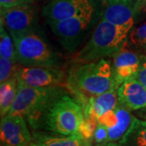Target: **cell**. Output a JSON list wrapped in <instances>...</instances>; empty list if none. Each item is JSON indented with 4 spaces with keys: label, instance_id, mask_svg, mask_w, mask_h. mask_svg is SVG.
I'll use <instances>...</instances> for the list:
<instances>
[{
    "label": "cell",
    "instance_id": "obj_1",
    "mask_svg": "<svg viewBox=\"0 0 146 146\" xmlns=\"http://www.w3.org/2000/svg\"><path fill=\"white\" fill-rule=\"evenodd\" d=\"M67 85L82 107L90 98L119 87L113 67L104 58L74 66L68 74Z\"/></svg>",
    "mask_w": 146,
    "mask_h": 146
},
{
    "label": "cell",
    "instance_id": "obj_2",
    "mask_svg": "<svg viewBox=\"0 0 146 146\" xmlns=\"http://www.w3.org/2000/svg\"><path fill=\"white\" fill-rule=\"evenodd\" d=\"M134 24L115 25L102 18L94 33L75 58L77 63H88L113 56L127 43Z\"/></svg>",
    "mask_w": 146,
    "mask_h": 146
},
{
    "label": "cell",
    "instance_id": "obj_3",
    "mask_svg": "<svg viewBox=\"0 0 146 146\" xmlns=\"http://www.w3.org/2000/svg\"><path fill=\"white\" fill-rule=\"evenodd\" d=\"M63 92L60 87L34 88L18 83L16 99L8 114L22 115L32 128L38 129L49 106Z\"/></svg>",
    "mask_w": 146,
    "mask_h": 146
},
{
    "label": "cell",
    "instance_id": "obj_4",
    "mask_svg": "<svg viewBox=\"0 0 146 146\" xmlns=\"http://www.w3.org/2000/svg\"><path fill=\"white\" fill-rule=\"evenodd\" d=\"M84 119L82 106L65 92L58 95L46 110L42 127L54 134L70 136L78 134Z\"/></svg>",
    "mask_w": 146,
    "mask_h": 146
},
{
    "label": "cell",
    "instance_id": "obj_5",
    "mask_svg": "<svg viewBox=\"0 0 146 146\" xmlns=\"http://www.w3.org/2000/svg\"><path fill=\"white\" fill-rule=\"evenodd\" d=\"M16 61L22 66L54 67L55 55L47 43L36 32L12 36Z\"/></svg>",
    "mask_w": 146,
    "mask_h": 146
},
{
    "label": "cell",
    "instance_id": "obj_6",
    "mask_svg": "<svg viewBox=\"0 0 146 146\" xmlns=\"http://www.w3.org/2000/svg\"><path fill=\"white\" fill-rule=\"evenodd\" d=\"M94 12L95 7L67 20L49 23V25L63 46L73 51L89 30Z\"/></svg>",
    "mask_w": 146,
    "mask_h": 146
},
{
    "label": "cell",
    "instance_id": "obj_7",
    "mask_svg": "<svg viewBox=\"0 0 146 146\" xmlns=\"http://www.w3.org/2000/svg\"><path fill=\"white\" fill-rule=\"evenodd\" d=\"M1 22L11 36L35 32L36 14L33 4L1 7Z\"/></svg>",
    "mask_w": 146,
    "mask_h": 146
},
{
    "label": "cell",
    "instance_id": "obj_8",
    "mask_svg": "<svg viewBox=\"0 0 146 146\" xmlns=\"http://www.w3.org/2000/svg\"><path fill=\"white\" fill-rule=\"evenodd\" d=\"M15 77L18 83L34 88L60 87L64 75L54 67L30 66L17 68Z\"/></svg>",
    "mask_w": 146,
    "mask_h": 146
},
{
    "label": "cell",
    "instance_id": "obj_9",
    "mask_svg": "<svg viewBox=\"0 0 146 146\" xmlns=\"http://www.w3.org/2000/svg\"><path fill=\"white\" fill-rule=\"evenodd\" d=\"M0 141L2 146H29L32 136L26 119L21 115H7L1 119Z\"/></svg>",
    "mask_w": 146,
    "mask_h": 146
},
{
    "label": "cell",
    "instance_id": "obj_10",
    "mask_svg": "<svg viewBox=\"0 0 146 146\" xmlns=\"http://www.w3.org/2000/svg\"><path fill=\"white\" fill-rule=\"evenodd\" d=\"M93 0H50L43 8L48 24L67 20L94 8Z\"/></svg>",
    "mask_w": 146,
    "mask_h": 146
},
{
    "label": "cell",
    "instance_id": "obj_11",
    "mask_svg": "<svg viewBox=\"0 0 146 146\" xmlns=\"http://www.w3.org/2000/svg\"><path fill=\"white\" fill-rule=\"evenodd\" d=\"M123 47L113 57V70L119 86L126 80L137 77L141 59V56Z\"/></svg>",
    "mask_w": 146,
    "mask_h": 146
},
{
    "label": "cell",
    "instance_id": "obj_12",
    "mask_svg": "<svg viewBox=\"0 0 146 146\" xmlns=\"http://www.w3.org/2000/svg\"><path fill=\"white\" fill-rule=\"evenodd\" d=\"M136 0H106L102 19L115 25L134 24Z\"/></svg>",
    "mask_w": 146,
    "mask_h": 146
},
{
    "label": "cell",
    "instance_id": "obj_13",
    "mask_svg": "<svg viewBox=\"0 0 146 146\" xmlns=\"http://www.w3.org/2000/svg\"><path fill=\"white\" fill-rule=\"evenodd\" d=\"M119 103L130 110L146 107V88L136 78L129 79L118 89Z\"/></svg>",
    "mask_w": 146,
    "mask_h": 146
},
{
    "label": "cell",
    "instance_id": "obj_14",
    "mask_svg": "<svg viewBox=\"0 0 146 146\" xmlns=\"http://www.w3.org/2000/svg\"><path fill=\"white\" fill-rule=\"evenodd\" d=\"M119 88L90 98L84 106V118L98 120L100 117L114 110L119 105Z\"/></svg>",
    "mask_w": 146,
    "mask_h": 146
},
{
    "label": "cell",
    "instance_id": "obj_15",
    "mask_svg": "<svg viewBox=\"0 0 146 146\" xmlns=\"http://www.w3.org/2000/svg\"><path fill=\"white\" fill-rule=\"evenodd\" d=\"M32 143L36 146H91V140H86L79 134L64 136L34 132Z\"/></svg>",
    "mask_w": 146,
    "mask_h": 146
},
{
    "label": "cell",
    "instance_id": "obj_16",
    "mask_svg": "<svg viewBox=\"0 0 146 146\" xmlns=\"http://www.w3.org/2000/svg\"><path fill=\"white\" fill-rule=\"evenodd\" d=\"M115 111L118 116V121L114 127L107 128L108 130V140L107 142H117L119 141L126 132L130 128L136 117L131 114V110L127 107L119 105L115 107Z\"/></svg>",
    "mask_w": 146,
    "mask_h": 146
},
{
    "label": "cell",
    "instance_id": "obj_17",
    "mask_svg": "<svg viewBox=\"0 0 146 146\" xmlns=\"http://www.w3.org/2000/svg\"><path fill=\"white\" fill-rule=\"evenodd\" d=\"M119 145V146H146V121L135 118Z\"/></svg>",
    "mask_w": 146,
    "mask_h": 146
},
{
    "label": "cell",
    "instance_id": "obj_18",
    "mask_svg": "<svg viewBox=\"0 0 146 146\" xmlns=\"http://www.w3.org/2000/svg\"><path fill=\"white\" fill-rule=\"evenodd\" d=\"M18 89V81L16 77L10 79L0 84V114L1 118L7 115L15 102Z\"/></svg>",
    "mask_w": 146,
    "mask_h": 146
},
{
    "label": "cell",
    "instance_id": "obj_19",
    "mask_svg": "<svg viewBox=\"0 0 146 146\" xmlns=\"http://www.w3.org/2000/svg\"><path fill=\"white\" fill-rule=\"evenodd\" d=\"M0 57L9 58L17 63L13 39L2 23H0Z\"/></svg>",
    "mask_w": 146,
    "mask_h": 146
},
{
    "label": "cell",
    "instance_id": "obj_20",
    "mask_svg": "<svg viewBox=\"0 0 146 146\" xmlns=\"http://www.w3.org/2000/svg\"><path fill=\"white\" fill-rule=\"evenodd\" d=\"M16 62L9 58L0 57V82H5L10 79L15 77L17 71Z\"/></svg>",
    "mask_w": 146,
    "mask_h": 146
},
{
    "label": "cell",
    "instance_id": "obj_21",
    "mask_svg": "<svg viewBox=\"0 0 146 146\" xmlns=\"http://www.w3.org/2000/svg\"><path fill=\"white\" fill-rule=\"evenodd\" d=\"M131 46L136 47H142L146 44V22L141 26L131 30L127 38Z\"/></svg>",
    "mask_w": 146,
    "mask_h": 146
},
{
    "label": "cell",
    "instance_id": "obj_22",
    "mask_svg": "<svg viewBox=\"0 0 146 146\" xmlns=\"http://www.w3.org/2000/svg\"><path fill=\"white\" fill-rule=\"evenodd\" d=\"M98 124V121L91 118H84L80 126L78 134L84 139L92 140L94 138V132Z\"/></svg>",
    "mask_w": 146,
    "mask_h": 146
},
{
    "label": "cell",
    "instance_id": "obj_23",
    "mask_svg": "<svg viewBox=\"0 0 146 146\" xmlns=\"http://www.w3.org/2000/svg\"><path fill=\"white\" fill-rule=\"evenodd\" d=\"M94 142L98 145L107 143L108 140V130L104 125L98 123L94 135Z\"/></svg>",
    "mask_w": 146,
    "mask_h": 146
},
{
    "label": "cell",
    "instance_id": "obj_24",
    "mask_svg": "<svg viewBox=\"0 0 146 146\" xmlns=\"http://www.w3.org/2000/svg\"><path fill=\"white\" fill-rule=\"evenodd\" d=\"M36 0H0L1 7H11L24 4H33Z\"/></svg>",
    "mask_w": 146,
    "mask_h": 146
},
{
    "label": "cell",
    "instance_id": "obj_25",
    "mask_svg": "<svg viewBox=\"0 0 146 146\" xmlns=\"http://www.w3.org/2000/svg\"><path fill=\"white\" fill-rule=\"evenodd\" d=\"M136 79L146 88V57L141 56V64Z\"/></svg>",
    "mask_w": 146,
    "mask_h": 146
},
{
    "label": "cell",
    "instance_id": "obj_26",
    "mask_svg": "<svg viewBox=\"0 0 146 146\" xmlns=\"http://www.w3.org/2000/svg\"><path fill=\"white\" fill-rule=\"evenodd\" d=\"M146 7V0H136V11L141 10L142 8Z\"/></svg>",
    "mask_w": 146,
    "mask_h": 146
},
{
    "label": "cell",
    "instance_id": "obj_27",
    "mask_svg": "<svg viewBox=\"0 0 146 146\" xmlns=\"http://www.w3.org/2000/svg\"><path fill=\"white\" fill-rule=\"evenodd\" d=\"M98 146H119V143H116V142H107V143L98 145Z\"/></svg>",
    "mask_w": 146,
    "mask_h": 146
},
{
    "label": "cell",
    "instance_id": "obj_28",
    "mask_svg": "<svg viewBox=\"0 0 146 146\" xmlns=\"http://www.w3.org/2000/svg\"><path fill=\"white\" fill-rule=\"evenodd\" d=\"M142 49L144 50V51H145V54H146V44L145 45V46H142Z\"/></svg>",
    "mask_w": 146,
    "mask_h": 146
},
{
    "label": "cell",
    "instance_id": "obj_29",
    "mask_svg": "<svg viewBox=\"0 0 146 146\" xmlns=\"http://www.w3.org/2000/svg\"><path fill=\"white\" fill-rule=\"evenodd\" d=\"M29 146H36V145H35L34 144H33V143H32V141H31V143H30V145H29Z\"/></svg>",
    "mask_w": 146,
    "mask_h": 146
},
{
    "label": "cell",
    "instance_id": "obj_30",
    "mask_svg": "<svg viewBox=\"0 0 146 146\" xmlns=\"http://www.w3.org/2000/svg\"><path fill=\"white\" fill-rule=\"evenodd\" d=\"M1 146H2V145H1Z\"/></svg>",
    "mask_w": 146,
    "mask_h": 146
}]
</instances>
